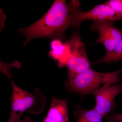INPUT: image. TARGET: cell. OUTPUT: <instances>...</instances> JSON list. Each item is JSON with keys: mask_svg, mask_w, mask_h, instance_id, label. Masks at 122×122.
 Returning <instances> with one entry per match:
<instances>
[{"mask_svg": "<svg viewBox=\"0 0 122 122\" xmlns=\"http://www.w3.org/2000/svg\"><path fill=\"white\" fill-rule=\"evenodd\" d=\"M79 0H55L48 12L35 23L19 31L25 37V46L30 40L45 37L65 40V32L70 27L76 28L75 9Z\"/></svg>", "mask_w": 122, "mask_h": 122, "instance_id": "6da1fadb", "label": "cell"}, {"mask_svg": "<svg viewBox=\"0 0 122 122\" xmlns=\"http://www.w3.org/2000/svg\"><path fill=\"white\" fill-rule=\"evenodd\" d=\"M105 118L110 122H122V113H112Z\"/></svg>", "mask_w": 122, "mask_h": 122, "instance_id": "7c38bea8", "label": "cell"}, {"mask_svg": "<svg viewBox=\"0 0 122 122\" xmlns=\"http://www.w3.org/2000/svg\"><path fill=\"white\" fill-rule=\"evenodd\" d=\"M122 92V85H113L97 91L93 94L96 104L94 108L103 117L112 113L117 106L114 99Z\"/></svg>", "mask_w": 122, "mask_h": 122, "instance_id": "52a82bcc", "label": "cell"}, {"mask_svg": "<svg viewBox=\"0 0 122 122\" xmlns=\"http://www.w3.org/2000/svg\"><path fill=\"white\" fill-rule=\"evenodd\" d=\"M122 60V38L117 45L110 52H106L102 58L92 62L93 64L116 62Z\"/></svg>", "mask_w": 122, "mask_h": 122, "instance_id": "30bf717a", "label": "cell"}, {"mask_svg": "<svg viewBox=\"0 0 122 122\" xmlns=\"http://www.w3.org/2000/svg\"><path fill=\"white\" fill-rule=\"evenodd\" d=\"M12 87L11 111L8 122H18L25 111L33 114L41 113L45 109L46 98L38 88L30 93L19 87L11 79L9 73H6Z\"/></svg>", "mask_w": 122, "mask_h": 122, "instance_id": "3957f363", "label": "cell"}, {"mask_svg": "<svg viewBox=\"0 0 122 122\" xmlns=\"http://www.w3.org/2000/svg\"><path fill=\"white\" fill-rule=\"evenodd\" d=\"M92 32L99 34L97 40L93 44L99 43L104 46L106 52L113 50L122 38V32L109 22L95 21L90 28Z\"/></svg>", "mask_w": 122, "mask_h": 122, "instance_id": "8992f818", "label": "cell"}, {"mask_svg": "<svg viewBox=\"0 0 122 122\" xmlns=\"http://www.w3.org/2000/svg\"><path fill=\"white\" fill-rule=\"evenodd\" d=\"M33 122V120H32L31 118L28 117V116H26L24 118V119L22 120H20L18 122Z\"/></svg>", "mask_w": 122, "mask_h": 122, "instance_id": "4fadbf2b", "label": "cell"}, {"mask_svg": "<svg viewBox=\"0 0 122 122\" xmlns=\"http://www.w3.org/2000/svg\"><path fill=\"white\" fill-rule=\"evenodd\" d=\"M74 114L76 122H103L104 118L94 108L86 110L79 105L76 106Z\"/></svg>", "mask_w": 122, "mask_h": 122, "instance_id": "9c48e42d", "label": "cell"}, {"mask_svg": "<svg viewBox=\"0 0 122 122\" xmlns=\"http://www.w3.org/2000/svg\"><path fill=\"white\" fill-rule=\"evenodd\" d=\"M65 44L68 57L66 65L68 70V78H71L92 68L85 45L78 32L74 33Z\"/></svg>", "mask_w": 122, "mask_h": 122, "instance_id": "277c9868", "label": "cell"}, {"mask_svg": "<svg viewBox=\"0 0 122 122\" xmlns=\"http://www.w3.org/2000/svg\"><path fill=\"white\" fill-rule=\"evenodd\" d=\"M122 17V0H110L105 2Z\"/></svg>", "mask_w": 122, "mask_h": 122, "instance_id": "8fae6325", "label": "cell"}, {"mask_svg": "<svg viewBox=\"0 0 122 122\" xmlns=\"http://www.w3.org/2000/svg\"><path fill=\"white\" fill-rule=\"evenodd\" d=\"M81 4L77 6L75 11L76 28H80L82 22L86 20L110 22L122 20V17L104 3L98 5L89 11L83 12L80 9Z\"/></svg>", "mask_w": 122, "mask_h": 122, "instance_id": "5b68a950", "label": "cell"}, {"mask_svg": "<svg viewBox=\"0 0 122 122\" xmlns=\"http://www.w3.org/2000/svg\"><path fill=\"white\" fill-rule=\"evenodd\" d=\"M122 72V68L113 72L103 73L91 68L67 78L65 86L68 92L76 93L85 97L122 81V78L120 77Z\"/></svg>", "mask_w": 122, "mask_h": 122, "instance_id": "7a4b0ae2", "label": "cell"}, {"mask_svg": "<svg viewBox=\"0 0 122 122\" xmlns=\"http://www.w3.org/2000/svg\"><path fill=\"white\" fill-rule=\"evenodd\" d=\"M42 122H69L68 99L52 97L48 113Z\"/></svg>", "mask_w": 122, "mask_h": 122, "instance_id": "ba28073f", "label": "cell"}]
</instances>
